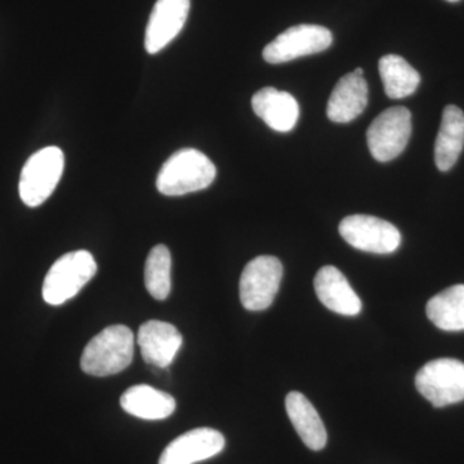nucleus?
<instances>
[{"label":"nucleus","mask_w":464,"mask_h":464,"mask_svg":"<svg viewBox=\"0 0 464 464\" xmlns=\"http://www.w3.org/2000/svg\"><path fill=\"white\" fill-rule=\"evenodd\" d=\"M216 176V166L206 154L197 149H182L159 170L157 188L166 197H181L209 188Z\"/></svg>","instance_id":"obj_1"},{"label":"nucleus","mask_w":464,"mask_h":464,"mask_svg":"<svg viewBox=\"0 0 464 464\" xmlns=\"http://www.w3.org/2000/svg\"><path fill=\"white\" fill-rule=\"evenodd\" d=\"M134 335L128 326L111 325L88 342L81 359L85 374L109 377L132 364Z\"/></svg>","instance_id":"obj_2"},{"label":"nucleus","mask_w":464,"mask_h":464,"mask_svg":"<svg viewBox=\"0 0 464 464\" xmlns=\"http://www.w3.org/2000/svg\"><path fill=\"white\" fill-rule=\"evenodd\" d=\"M97 273V264L88 250H75L57 259L43 283V298L52 306L74 298Z\"/></svg>","instance_id":"obj_3"},{"label":"nucleus","mask_w":464,"mask_h":464,"mask_svg":"<svg viewBox=\"0 0 464 464\" xmlns=\"http://www.w3.org/2000/svg\"><path fill=\"white\" fill-rule=\"evenodd\" d=\"M63 167L65 157L63 150L57 146L39 150L27 159L18 185L24 204L30 208L42 206L56 190Z\"/></svg>","instance_id":"obj_4"},{"label":"nucleus","mask_w":464,"mask_h":464,"mask_svg":"<svg viewBox=\"0 0 464 464\" xmlns=\"http://www.w3.org/2000/svg\"><path fill=\"white\" fill-rule=\"evenodd\" d=\"M415 387L435 408L464 400V362L438 359L427 362L415 375Z\"/></svg>","instance_id":"obj_5"},{"label":"nucleus","mask_w":464,"mask_h":464,"mask_svg":"<svg viewBox=\"0 0 464 464\" xmlns=\"http://www.w3.org/2000/svg\"><path fill=\"white\" fill-rule=\"evenodd\" d=\"M411 136V114L402 106L384 110L369 125L366 140L375 160L381 163L398 158Z\"/></svg>","instance_id":"obj_6"},{"label":"nucleus","mask_w":464,"mask_h":464,"mask_svg":"<svg viewBox=\"0 0 464 464\" xmlns=\"http://www.w3.org/2000/svg\"><path fill=\"white\" fill-rule=\"evenodd\" d=\"M283 277V265L273 256H259L244 267L240 301L249 311H264L273 304Z\"/></svg>","instance_id":"obj_7"},{"label":"nucleus","mask_w":464,"mask_h":464,"mask_svg":"<svg viewBox=\"0 0 464 464\" xmlns=\"http://www.w3.org/2000/svg\"><path fill=\"white\" fill-rule=\"evenodd\" d=\"M340 234L353 248L375 255H390L401 244L398 228L374 216L346 217L340 224Z\"/></svg>","instance_id":"obj_8"},{"label":"nucleus","mask_w":464,"mask_h":464,"mask_svg":"<svg viewBox=\"0 0 464 464\" xmlns=\"http://www.w3.org/2000/svg\"><path fill=\"white\" fill-rule=\"evenodd\" d=\"M333 43L331 30L319 25H297L280 34L264 50L268 63H284L328 50Z\"/></svg>","instance_id":"obj_9"},{"label":"nucleus","mask_w":464,"mask_h":464,"mask_svg":"<svg viewBox=\"0 0 464 464\" xmlns=\"http://www.w3.org/2000/svg\"><path fill=\"white\" fill-rule=\"evenodd\" d=\"M225 438L217 430L201 427L183 433L161 453L158 464H195L218 456L225 448Z\"/></svg>","instance_id":"obj_10"},{"label":"nucleus","mask_w":464,"mask_h":464,"mask_svg":"<svg viewBox=\"0 0 464 464\" xmlns=\"http://www.w3.org/2000/svg\"><path fill=\"white\" fill-rule=\"evenodd\" d=\"M191 0H157L145 34V48L150 54L158 53L182 32Z\"/></svg>","instance_id":"obj_11"},{"label":"nucleus","mask_w":464,"mask_h":464,"mask_svg":"<svg viewBox=\"0 0 464 464\" xmlns=\"http://www.w3.org/2000/svg\"><path fill=\"white\" fill-rule=\"evenodd\" d=\"M141 355L148 364L166 369L176 359L183 343L181 333L170 323L149 320L140 326L137 335Z\"/></svg>","instance_id":"obj_12"},{"label":"nucleus","mask_w":464,"mask_h":464,"mask_svg":"<svg viewBox=\"0 0 464 464\" xmlns=\"http://www.w3.org/2000/svg\"><path fill=\"white\" fill-rule=\"evenodd\" d=\"M315 292L320 302L344 316H356L362 311V299L350 285L346 276L334 266H324L315 276Z\"/></svg>","instance_id":"obj_13"},{"label":"nucleus","mask_w":464,"mask_h":464,"mask_svg":"<svg viewBox=\"0 0 464 464\" xmlns=\"http://www.w3.org/2000/svg\"><path fill=\"white\" fill-rule=\"evenodd\" d=\"M252 108L271 130L276 132H290L297 124L299 105L288 92L266 87L253 96Z\"/></svg>","instance_id":"obj_14"},{"label":"nucleus","mask_w":464,"mask_h":464,"mask_svg":"<svg viewBox=\"0 0 464 464\" xmlns=\"http://www.w3.org/2000/svg\"><path fill=\"white\" fill-rule=\"evenodd\" d=\"M368 96V83L364 76L350 72L341 78L333 90L326 115L334 123H350L364 111Z\"/></svg>","instance_id":"obj_15"},{"label":"nucleus","mask_w":464,"mask_h":464,"mask_svg":"<svg viewBox=\"0 0 464 464\" xmlns=\"http://www.w3.org/2000/svg\"><path fill=\"white\" fill-rule=\"evenodd\" d=\"M286 413L290 422L295 426L299 438L311 450L319 451L325 448V427L316 409L311 404L310 400L301 392H289L285 399Z\"/></svg>","instance_id":"obj_16"},{"label":"nucleus","mask_w":464,"mask_h":464,"mask_svg":"<svg viewBox=\"0 0 464 464\" xmlns=\"http://www.w3.org/2000/svg\"><path fill=\"white\" fill-rule=\"evenodd\" d=\"M121 405L128 414L146 420H166L176 411L173 396L148 384H137L125 391Z\"/></svg>","instance_id":"obj_17"},{"label":"nucleus","mask_w":464,"mask_h":464,"mask_svg":"<svg viewBox=\"0 0 464 464\" xmlns=\"http://www.w3.org/2000/svg\"><path fill=\"white\" fill-rule=\"evenodd\" d=\"M464 148V114L462 110L449 105L442 112L441 125L435 143L436 166L447 172L457 163Z\"/></svg>","instance_id":"obj_18"},{"label":"nucleus","mask_w":464,"mask_h":464,"mask_svg":"<svg viewBox=\"0 0 464 464\" xmlns=\"http://www.w3.org/2000/svg\"><path fill=\"white\" fill-rule=\"evenodd\" d=\"M426 313L429 319L441 331H464L463 284L442 290L430 299Z\"/></svg>","instance_id":"obj_19"},{"label":"nucleus","mask_w":464,"mask_h":464,"mask_svg":"<svg viewBox=\"0 0 464 464\" xmlns=\"http://www.w3.org/2000/svg\"><path fill=\"white\" fill-rule=\"evenodd\" d=\"M380 75L384 92L392 100L405 99L417 91L420 75L398 54H387L380 60Z\"/></svg>","instance_id":"obj_20"},{"label":"nucleus","mask_w":464,"mask_h":464,"mask_svg":"<svg viewBox=\"0 0 464 464\" xmlns=\"http://www.w3.org/2000/svg\"><path fill=\"white\" fill-rule=\"evenodd\" d=\"M172 256L163 244L150 250L145 265V285L151 297L164 301L172 288Z\"/></svg>","instance_id":"obj_21"},{"label":"nucleus","mask_w":464,"mask_h":464,"mask_svg":"<svg viewBox=\"0 0 464 464\" xmlns=\"http://www.w3.org/2000/svg\"><path fill=\"white\" fill-rule=\"evenodd\" d=\"M353 74L357 75V76H362L364 75V70L362 69V67H357V69L355 70V72H353Z\"/></svg>","instance_id":"obj_22"},{"label":"nucleus","mask_w":464,"mask_h":464,"mask_svg":"<svg viewBox=\"0 0 464 464\" xmlns=\"http://www.w3.org/2000/svg\"><path fill=\"white\" fill-rule=\"evenodd\" d=\"M447 2L456 3V2H459V0H447Z\"/></svg>","instance_id":"obj_23"}]
</instances>
